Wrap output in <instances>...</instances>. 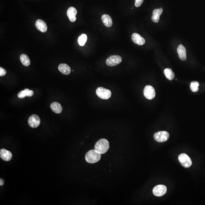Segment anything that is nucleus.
<instances>
[{
	"mask_svg": "<svg viewBox=\"0 0 205 205\" xmlns=\"http://www.w3.org/2000/svg\"><path fill=\"white\" fill-rule=\"evenodd\" d=\"M109 147V143L107 139H102L98 141L96 143L95 149L101 154L106 153Z\"/></svg>",
	"mask_w": 205,
	"mask_h": 205,
	"instance_id": "nucleus-1",
	"label": "nucleus"
},
{
	"mask_svg": "<svg viewBox=\"0 0 205 205\" xmlns=\"http://www.w3.org/2000/svg\"><path fill=\"white\" fill-rule=\"evenodd\" d=\"M101 154L97 150H91L86 154L85 159L89 163H94L99 161L101 158Z\"/></svg>",
	"mask_w": 205,
	"mask_h": 205,
	"instance_id": "nucleus-2",
	"label": "nucleus"
},
{
	"mask_svg": "<svg viewBox=\"0 0 205 205\" xmlns=\"http://www.w3.org/2000/svg\"><path fill=\"white\" fill-rule=\"evenodd\" d=\"M96 94L99 98L104 100L108 99L111 96L110 90L102 87H99L97 89Z\"/></svg>",
	"mask_w": 205,
	"mask_h": 205,
	"instance_id": "nucleus-3",
	"label": "nucleus"
},
{
	"mask_svg": "<svg viewBox=\"0 0 205 205\" xmlns=\"http://www.w3.org/2000/svg\"><path fill=\"white\" fill-rule=\"evenodd\" d=\"M178 160L181 165L184 168H189L192 165V162L191 158L185 154H180L179 156Z\"/></svg>",
	"mask_w": 205,
	"mask_h": 205,
	"instance_id": "nucleus-4",
	"label": "nucleus"
},
{
	"mask_svg": "<svg viewBox=\"0 0 205 205\" xmlns=\"http://www.w3.org/2000/svg\"><path fill=\"white\" fill-rule=\"evenodd\" d=\"M169 133L166 131H161L157 132L154 135L155 140L160 143L167 141L169 139Z\"/></svg>",
	"mask_w": 205,
	"mask_h": 205,
	"instance_id": "nucleus-5",
	"label": "nucleus"
},
{
	"mask_svg": "<svg viewBox=\"0 0 205 205\" xmlns=\"http://www.w3.org/2000/svg\"><path fill=\"white\" fill-rule=\"evenodd\" d=\"M122 61V58L118 55L111 56L106 61V63L109 66H116L120 64Z\"/></svg>",
	"mask_w": 205,
	"mask_h": 205,
	"instance_id": "nucleus-6",
	"label": "nucleus"
},
{
	"mask_svg": "<svg viewBox=\"0 0 205 205\" xmlns=\"http://www.w3.org/2000/svg\"><path fill=\"white\" fill-rule=\"evenodd\" d=\"M144 94L147 99L152 100L154 98L155 96V89L151 86H146L144 90Z\"/></svg>",
	"mask_w": 205,
	"mask_h": 205,
	"instance_id": "nucleus-7",
	"label": "nucleus"
},
{
	"mask_svg": "<svg viewBox=\"0 0 205 205\" xmlns=\"http://www.w3.org/2000/svg\"><path fill=\"white\" fill-rule=\"evenodd\" d=\"M28 124L31 127L37 128L40 124V119L36 114L32 115L29 119Z\"/></svg>",
	"mask_w": 205,
	"mask_h": 205,
	"instance_id": "nucleus-8",
	"label": "nucleus"
},
{
	"mask_svg": "<svg viewBox=\"0 0 205 205\" xmlns=\"http://www.w3.org/2000/svg\"><path fill=\"white\" fill-rule=\"evenodd\" d=\"M166 187L162 184L157 185L153 190V193L154 195L158 197L163 196L166 193Z\"/></svg>",
	"mask_w": 205,
	"mask_h": 205,
	"instance_id": "nucleus-9",
	"label": "nucleus"
},
{
	"mask_svg": "<svg viewBox=\"0 0 205 205\" xmlns=\"http://www.w3.org/2000/svg\"><path fill=\"white\" fill-rule=\"evenodd\" d=\"M132 39L134 43L139 45H142L145 43V40L142 36L137 33L132 34Z\"/></svg>",
	"mask_w": 205,
	"mask_h": 205,
	"instance_id": "nucleus-10",
	"label": "nucleus"
},
{
	"mask_svg": "<svg viewBox=\"0 0 205 205\" xmlns=\"http://www.w3.org/2000/svg\"><path fill=\"white\" fill-rule=\"evenodd\" d=\"M77 13V11L75 7H70L68 9L67 12V15L70 20L72 22H74L76 21V15Z\"/></svg>",
	"mask_w": 205,
	"mask_h": 205,
	"instance_id": "nucleus-11",
	"label": "nucleus"
},
{
	"mask_svg": "<svg viewBox=\"0 0 205 205\" xmlns=\"http://www.w3.org/2000/svg\"><path fill=\"white\" fill-rule=\"evenodd\" d=\"M0 157L3 160L9 161L12 159V153L5 149H2L0 150Z\"/></svg>",
	"mask_w": 205,
	"mask_h": 205,
	"instance_id": "nucleus-12",
	"label": "nucleus"
},
{
	"mask_svg": "<svg viewBox=\"0 0 205 205\" xmlns=\"http://www.w3.org/2000/svg\"><path fill=\"white\" fill-rule=\"evenodd\" d=\"M37 29L42 32H45L47 31V26L46 23L42 20H38L35 23Z\"/></svg>",
	"mask_w": 205,
	"mask_h": 205,
	"instance_id": "nucleus-13",
	"label": "nucleus"
},
{
	"mask_svg": "<svg viewBox=\"0 0 205 205\" xmlns=\"http://www.w3.org/2000/svg\"><path fill=\"white\" fill-rule=\"evenodd\" d=\"M177 51L179 56L182 61H185L187 59L186 50L184 46L180 45L177 48Z\"/></svg>",
	"mask_w": 205,
	"mask_h": 205,
	"instance_id": "nucleus-14",
	"label": "nucleus"
},
{
	"mask_svg": "<svg viewBox=\"0 0 205 205\" xmlns=\"http://www.w3.org/2000/svg\"><path fill=\"white\" fill-rule=\"evenodd\" d=\"M163 12V9L160 8L159 9H155L153 12V16H152V20L154 23H157L159 22L160 17Z\"/></svg>",
	"mask_w": 205,
	"mask_h": 205,
	"instance_id": "nucleus-15",
	"label": "nucleus"
},
{
	"mask_svg": "<svg viewBox=\"0 0 205 205\" xmlns=\"http://www.w3.org/2000/svg\"><path fill=\"white\" fill-rule=\"evenodd\" d=\"M58 69L61 73L65 75L70 74L71 72L70 67L65 64H60L58 67Z\"/></svg>",
	"mask_w": 205,
	"mask_h": 205,
	"instance_id": "nucleus-16",
	"label": "nucleus"
},
{
	"mask_svg": "<svg viewBox=\"0 0 205 205\" xmlns=\"http://www.w3.org/2000/svg\"><path fill=\"white\" fill-rule=\"evenodd\" d=\"M102 23L105 26L109 27L113 25V21L111 17L110 16L107 14L102 15Z\"/></svg>",
	"mask_w": 205,
	"mask_h": 205,
	"instance_id": "nucleus-17",
	"label": "nucleus"
},
{
	"mask_svg": "<svg viewBox=\"0 0 205 205\" xmlns=\"http://www.w3.org/2000/svg\"><path fill=\"white\" fill-rule=\"evenodd\" d=\"M50 107L53 111L56 114H60L62 111V106L58 102H53Z\"/></svg>",
	"mask_w": 205,
	"mask_h": 205,
	"instance_id": "nucleus-18",
	"label": "nucleus"
},
{
	"mask_svg": "<svg viewBox=\"0 0 205 205\" xmlns=\"http://www.w3.org/2000/svg\"><path fill=\"white\" fill-rule=\"evenodd\" d=\"M20 59L22 63L24 66H29L30 64H31V61H30L29 57L26 54H21L20 56Z\"/></svg>",
	"mask_w": 205,
	"mask_h": 205,
	"instance_id": "nucleus-19",
	"label": "nucleus"
},
{
	"mask_svg": "<svg viewBox=\"0 0 205 205\" xmlns=\"http://www.w3.org/2000/svg\"><path fill=\"white\" fill-rule=\"evenodd\" d=\"M164 73L167 78L170 80H173L175 77L174 73L170 68H166L164 70Z\"/></svg>",
	"mask_w": 205,
	"mask_h": 205,
	"instance_id": "nucleus-20",
	"label": "nucleus"
},
{
	"mask_svg": "<svg viewBox=\"0 0 205 205\" xmlns=\"http://www.w3.org/2000/svg\"><path fill=\"white\" fill-rule=\"evenodd\" d=\"M87 40V36L86 34H82L78 39V43L81 46H84Z\"/></svg>",
	"mask_w": 205,
	"mask_h": 205,
	"instance_id": "nucleus-21",
	"label": "nucleus"
},
{
	"mask_svg": "<svg viewBox=\"0 0 205 205\" xmlns=\"http://www.w3.org/2000/svg\"><path fill=\"white\" fill-rule=\"evenodd\" d=\"M199 85L198 82L197 81H193L191 82L190 85V89L193 92H196L198 91L199 86Z\"/></svg>",
	"mask_w": 205,
	"mask_h": 205,
	"instance_id": "nucleus-22",
	"label": "nucleus"
},
{
	"mask_svg": "<svg viewBox=\"0 0 205 205\" xmlns=\"http://www.w3.org/2000/svg\"><path fill=\"white\" fill-rule=\"evenodd\" d=\"M18 96L20 98H23L26 97V94L25 90L20 92L18 93Z\"/></svg>",
	"mask_w": 205,
	"mask_h": 205,
	"instance_id": "nucleus-23",
	"label": "nucleus"
},
{
	"mask_svg": "<svg viewBox=\"0 0 205 205\" xmlns=\"http://www.w3.org/2000/svg\"><path fill=\"white\" fill-rule=\"evenodd\" d=\"M25 90L26 94L27 96L32 97L34 95V92L32 90H29V89H26Z\"/></svg>",
	"mask_w": 205,
	"mask_h": 205,
	"instance_id": "nucleus-24",
	"label": "nucleus"
},
{
	"mask_svg": "<svg viewBox=\"0 0 205 205\" xmlns=\"http://www.w3.org/2000/svg\"><path fill=\"white\" fill-rule=\"evenodd\" d=\"M144 0H135V6L138 7L141 6L142 4L143 3Z\"/></svg>",
	"mask_w": 205,
	"mask_h": 205,
	"instance_id": "nucleus-25",
	"label": "nucleus"
},
{
	"mask_svg": "<svg viewBox=\"0 0 205 205\" xmlns=\"http://www.w3.org/2000/svg\"><path fill=\"white\" fill-rule=\"evenodd\" d=\"M7 73L6 71L4 68L0 67V76H4Z\"/></svg>",
	"mask_w": 205,
	"mask_h": 205,
	"instance_id": "nucleus-26",
	"label": "nucleus"
},
{
	"mask_svg": "<svg viewBox=\"0 0 205 205\" xmlns=\"http://www.w3.org/2000/svg\"><path fill=\"white\" fill-rule=\"evenodd\" d=\"M4 181L3 179H1V180H0V186H2L4 185Z\"/></svg>",
	"mask_w": 205,
	"mask_h": 205,
	"instance_id": "nucleus-27",
	"label": "nucleus"
}]
</instances>
